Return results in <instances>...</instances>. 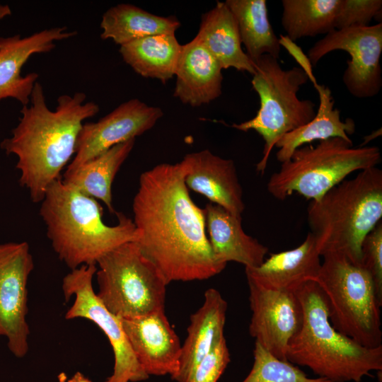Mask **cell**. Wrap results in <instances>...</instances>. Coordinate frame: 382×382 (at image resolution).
<instances>
[{"mask_svg":"<svg viewBox=\"0 0 382 382\" xmlns=\"http://www.w3.org/2000/svg\"><path fill=\"white\" fill-rule=\"evenodd\" d=\"M178 164L188 189L242 216L245 209L243 189L233 160L204 149L186 154Z\"/></svg>","mask_w":382,"mask_h":382,"instance_id":"cell-17","label":"cell"},{"mask_svg":"<svg viewBox=\"0 0 382 382\" xmlns=\"http://www.w3.org/2000/svg\"><path fill=\"white\" fill-rule=\"evenodd\" d=\"M320 257L310 232L296 248L271 254L257 267L245 268L246 279L267 289L296 292L307 282L314 281Z\"/></svg>","mask_w":382,"mask_h":382,"instance_id":"cell-18","label":"cell"},{"mask_svg":"<svg viewBox=\"0 0 382 382\" xmlns=\"http://www.w3.org/2000/svg\"><path fill=\"white\" fill-rule=\"evenodd\" d=\"M381 160L378 147H353L352 141L334 137L296 149L282 163L267 184L268 192L284 201L296 192L311 201L320 199L351 173L376 167Z\"/></svg>","mask_w":382,"mask_h":382,"instance_id":"cell-6","label":"cell"},{"mask_svg":"<svg viewBox=\"0 0 382 382\" xmlns=\"http://www.w3.org/2000/svg\"><path fill=\"white\" fill-rule=\"evenodd\" d=\"M134 143L135 139H132L118 144L76 169L66 170L62 181L103 202L110 214H116L112 204V185Z\"/></svg>","mask_w":382,"mask_h":382,"instance_id":"cell-24","label":"cell"},{"mask_svg":"<svg viewBox=\"0 0 382 382\" xmlns=\"http://www.w3.org/2000/svg\"><path fill=\"white\" fill-rule=\"evenodd\" d=\"M381 217L382 171L376 166L344 180L307 209L320 255L341 253L360 266L363 240Z\"/></svg>","mask_w":382,"mask_h":382,"instance_id":"cell-5","label":"cell"},{"mask_svg":"<svg viewBox=\"0 0 382 382\" xmlns=\"http://www.w3.org/2000/svg\"><path fill=\"white\" fill-rule=\"evenodd\" d=\"M96 265H81L71 270L62 281L66 301L74 296L66 319L82 318L96 324L107 337L114 354L112 374L105 382H139L147 380L123 329L121 318L110 313L98 298L93 288Z\"/></svg>","mask_w":382,"mask_h":382,"instance_id":"cell-10","label":"cell"},{"mask_svg":"<svg viewBox=\"0 0 382 382\" xmlns=\"http://www.w3.org/2000/svg\"><path fill=\"white\" fill-rule=\"evenodd\" d=\"M232 13L246 54L255 63L265 54L279 59V40L268 18L265 0H226Z\"/></svg>","mask_w":382,"mask_h":382,"instance_id":"cell-27","label":"cell"},{"mask_svg":"<svg viewBox=\"0 0 382 382\" xmlns=\"http://www.w3.org/2000/svg\"><path fill=\"white\" fill-rule=\"evenodd\" d=\"M135 357L145 373L151 376L177 373L181 354L179 337L164 310L131 318H121Z\"/></svg>","mask_w":382,"mask_h":382,"instance_id":"cell-15","label":"cell"},{"mask_svg":"<svg viewBox=\"0 0 382 382\" xmlns=\"http://www.w3.org/2000/svg\"><path fill=\"white\" fill-rule=\"evenodd\" d=\"M40 216L47 236L58 257L69 268L96 265L104 255L136 240L133 220L116 213L118 222L103 221L98 200L64 183L60 178L50 185L41 201Z\"/></svg>","mask_w":382,"mask_h":382,"instance_id":"cell-3","label":"cell"},{"mask_svg":"<svg viewBox=\"0 0 382 382\" xmlns=\"http://www.w3.org/2000/svg\"><path fill=\"white\" fill-rule=\"evenodd\" d=\"M68 378L64 372H61L57 376L58 382H66Z\"/></svg>","mask_w":382,"mask_h":382,"instance_id":"cell-36","label":"cell"},{"mask_svg":"<svg viewBox=\"0 0 382 382\" xmlns=\"http://www.w3.org/2000/svg\"><path fill=\"white\" fill-rule=\"evenodd\" d=\"M230 361L224 336L197 365L188 382H217Z\"/></svg>","mask_w":382,"mask_h":382,"instance_id":"cell-32","label":"cell"},{"mask_svg":"<svg viewBox=\"0 0 382 382\" xmlns=\"http://www.w3.org/2000/svg\"><path fill=\"white\" fill-rule=\"evenodd\" d=\"M319 96V106L314 117L308 123L282 136L276 143L279 149L276 158L281 163L289 160L294 151L304 145L318 140L339 137L352 141L356 125L352 118L341 120L340 110L334 107L335 100L329 87L314 86Z\"/></svg>","mask_w":382,"mask_h":382,"instance_id":"cell-23","label":"cell"},{"mask_svg":"<svg viewBox=\"0 0 382 382\" xmlns=\"http://www.w3.org/2000/svg\"><path fill=\"white\" fill-rule=\"evenodd\" d=\"M251 83L260 98V108L252 119L231 127L238 130H255L264 140L262 157L256 169L263 174L271 151L285 134L310 122L316 115V104L301 100L297 93L308 78L300 68L284 69L278 59L268 54L255 63Z\"/></svg>","mask_w":382,"mask_h":382,"instance_id":"cell-8","label":"cell"},{"mask_svg":"<svg viewBox=\"0 0 382 382\" xmlns=\"http://www.w3.org/2000/svg\"><path fill=\"white\" fill-rule=\"evenodd\" d=\"M361 266L373 279L376 291L382 302V222L379 221L365 236L361 248Z\"/></svg>","mask_w":382,"mask_h":382,"instance_id":"cell-31","label":"cell"},{"mask_svg":"<svg viewBox=\"0 0 382 382\" xmlns=\"http://www.w3.org/2000/svg\"><path fill=\"white\" fill-rule=\"evenodd\" d=\"M335 50L347 52L350 59L343 76L349 93L358 98H371L381 91L382 76V23L335 29L317 41L308 50L312 66Z\"/></svg>","mask_w":382,"mask_h":382,"instance_id":"cell-11","label":"cell"},{"mask_svg":"<svg viewBox=\"0 0 382 382\" xmlns=\"http://www.w3.org/2000/svg\"><path fill=\"white\" fill-rule=\"evenodd\" d=\"M77 34L65 26L35 33L28 37L20 35L0 37V100L11 98L23 106L30 103V96L38 74L33 72L21 75V69L35 54L46 53L54 49L57 41Z\"/></svg>","mask_w":382,"mask_h":382,"instance_id":"cell-16","label":"cell"},{"mask_svg":"<svg viewBox=\"0 0 382 382\" xmlns=\"http://www.w3.org/2000/svg\"><path fill=\"white\" fill-rule=\"evenodd\" d=\"M204 209L209 241L218 261L236 262L245 268L257 267L264 262L268 248L244 231L242 216L211 202Z\"/></svg>","mask_w":382,"mask_h":382,"instance_id":"cell-21","label":"cell"},{"mask_svg":"<svg viewBox=\"0 0 382 382\" xmlns=\"http://www.w3.org/2000/svg\"><path fill=\"white\" fill-rule=\"evenodd\" d=\"M86 98L82 92L72 96L62 95L56 109L52 110L37 81L30 105L23 106L11 136L1 142L0 147L7 155L17 157L19 184L28 190L33 202H41L50 185L60 179L61 172L75 154L83 122L99 112L98 105L86 103Z\"/></svg>","mask_w":382,"mask_h":382,"instance_id":"cell-2","label":"cell"},{"mask_svg":"<svg viewBox=\"0 0 382 382\" xmlns=\"http://www.w3.org/2000/svg\"><path fill=\"white\" fill-rule=\"evenodd\" d=\"M163 115L160 108L133 98L120 104L97 122L83 124L74 156L66 170H74L112 146L141 135Z\"/></svg>","mask_w":382,"mask_h":382,"instance_id":"cell-13","label":"cell"},{"mask_svg":"<svg viewBox=\"0 0 382 382\" xmlns=\"http://www.w3.org/2000/svg\"><path fill=\"white\" fill-rule=\"evenodd\" d=\"M381 0H340L335 29L369 26L373 19L381 23Z\"/></svg>","mask_w":382,"mask_h":382,"instance_id":"cell-30","label":"cell"},{"mask_svg":"<svg viewBox=\"0 0 382 382\" xmlns=\"http://www.w3.org/2000/svg\"><path fill=\"white\" fill-rule=\"evenodd\" d=\"M222 69L216 58L195 37L181 45L173 96L192 107L209 103L221 95Z\"/></svg>","mask_w":382,"mask_h":382,"instance_id":"cell-19","label":"cell"},{"mask_svg":"<svg viewBox=\"0 0 382 382\" xmlns=\"http://www.w3.org/2000/svg\"><path fill=\"white\" fill-rule=\"evenodd\" d=\"M180 27L175 16H160L132 4H120L103 15L100 37L121 46L150 35L175 34Z\"/></svg>","mask_w":382,"mask_h":382,"instance_id":"cell-25","label":"cell"},{"mask_svg":"<svg viewBox=\"0 0 382 382\" xmlns=\"http://www.w3.org/2000/svg\"><path fill=\"white\" fill-rule=\"evenodd\" d=\"M340 0H283L282 26L294 41L335 30Z\"/></svg>","mask_w":382,"mask_h":382,"instance_id":"cell-28","label":"cell"},{"mask_svg":"<svg viewBox=\"0 0 382 382\" xmlns=\"http://www.w3.org/2000/svg\"><path fill=\"white\" fill-rule=\"evenodd\" d=\"M132 210L134 242L168 284L207 279L225 269L206 235L205 209L191 199L178 163L141 174Z\"/></svg>","mask_w":382,"mask_h":382,"instance_id":"cell-1","label":"cell"},{"mask_svg":"<svg viewBox=\"0 0 382 382\" xmlns=\"http://www.w3.org/2000/svg\"><path fill=\"white\" fill-rule=\"evenodd\" d=\"M66 382H93L82 373L77 371Z\"/></svg>","mask_w":382,"mask_h":382,"instance_id":"cell-34","label":"cell"},{"mask_svg":"<svg viewBox=\"0 0 382 382\" xmlns=\"http://www.w3.org/2000/svg\"><path fill=\"white\" fill-rule=\"evenodd\" d=\"M219 62L222 69L255 73V64L243 50L236 20L225 2L203 13L195 36Z\"/></svg>","mask_w":382,"mask_h":382,"instance_id":"cell-22","label":"cell"},{"mask_svg":"<svg viewBox=\"0 0 382 382\" xmlns=\"http://www.w3.org/2000/svg\"><path fill=\"white\" fill-rule=\"evenodd\" d=\"M241 382H332L327 378H309L293 364L279 359L255 342L253 364Z\"/></svg>","mask_w":382,"mask_h":382,"instance_id":"cell-29","label":"cell"},{"mask_svg":"<svg viewBox=\"0 0 382 382\" xmlns=\"http://www.w3.org/2000/svg\"><path fill=\"white\" fill-rule=\"evenodd\" d=\"M322 257L314 282L325 296L332 325L364 347L382 346V302L371 274L341 253Z\"/></svg>","mask_w":382,"mask_h":382,"instance_id":"cell-7","label":"cell"},{"mask_svg":"<svg viewBox=\"0 0 382 382\" xmlns=\"http://www.w3.org/2000/svg\"><path fill=\"white\" fill-rule=\"evenodd\" d=\"M252 312L249 333L275 357L286 360L291 339L299 330L303 311L296 292L262 288L247 279Z\"/></svg>","mask_w":382,"mask_h":382,"instance_id":"cell-14","label":"cell"},{"mask_svg":"<svg viewBox=\"0 0 382 382\" xmlns=\"http://www.w3.org/2000/svg\"><path fill=\"white\" fill-rule=\"evenodd\" d=\"M303 322L291 339L287 361L309 368L318 377L332 382H360L382 369V346L364 347L337 331L330 323L325 296L314 281L296 291Z\"/></svg>","mask_w":382,"mask_h":382,"instance_id":"cell-4","label":"cell"},{"mask_svg":"<svg viewBox=\"0 0 382 382\" xmlns=\"http://www.w3.org/2000/svg\"><path fill=\"white\" fill-rule=\"evenodd\" d=\"M34 262L27 242L0 243V337L18 358L28 352V280Z\"/></svg>","mask_w":382,"mask_h":382,"instance_id":"cell-12","label":"cell"},{"mask_svg":"<svg viewBox=\"0 0 382 382\" xmlns=\"http://www.w3.org/2000/svg\"><path fill=\"white\" fill-rule=\"evenodd\" d=\"M11 14L9 6L0 4V20Z\"/></svg>","mask_w":382,"mask_h":382,"instance_id":"cell-35","label":"cell"},{"mask_svg":"<svg viewBox=\"0 0 382 382\" xmlns=\"http://www.w3.org/2000/svg\"><path fill=\"white\" fill-rule=\"evenodd\" d=\"M181 45L175 34H158L121 45L119 51L138 74L166 83L175 76Z\"/></svg>","mask_w":382,"mask_h":382,"instance_id":"cell-26","label":"cell"},{"mask_svg":"<svg viewBox=\"0 0 382 382\" xmlns=\"http://www.w3.org/2000/svg\"><path fill=\"white\" fill-rule=\"evenodd\" d=\"M279 40L280 45L283 46L301 66L300 68L306 73L308 79L313 83V86L318 84L313 74L311 63L301 48L287 36L281 35Z\"/></svg>","mask_w":382,"mask_h":382,"instance_id":"cell-33","label":"cell"},{"mask_svg":"<svg viewBox=\"0 0 382 382\" xmlns=\"http://www.w3.org/2000/svg\"><path fill=\"white\" fill-rule=\"evenodd\" d=\"M227 303L220 292L208 289L200 308L190 317L187 337L181 345L179 367L171 378L188 382L199 361L224 337Z\"/></svg>","mask_w":382,"mask_h":382,"instance_id":"cell-20","label":"cell"},{"mask_svg":"<svg viewBox=\"0 0 382 382\" xmlns=\"http://www.w3.org/2000/svg\"><path fill=\"white\" fill-rule=\"evenodd\" d=\"M96 265V295L117 317L136 318L164 310L168 284L134 242L110 250Z\"/></svg>","mask_w":382,"mask_h":382,"instance_id":"cell-9","label":"cell"}]
</instances>
